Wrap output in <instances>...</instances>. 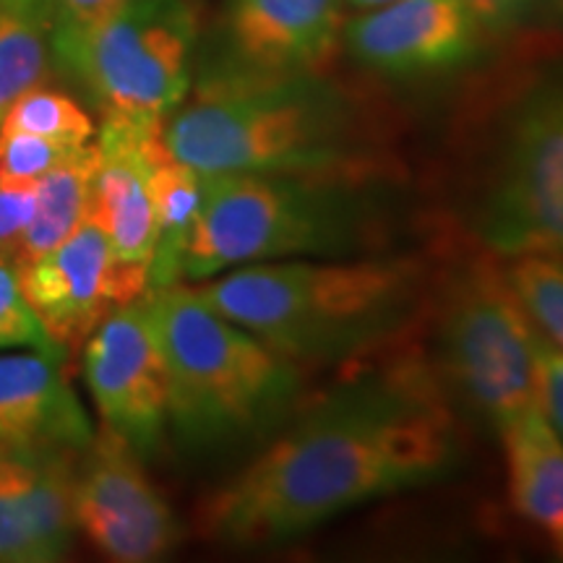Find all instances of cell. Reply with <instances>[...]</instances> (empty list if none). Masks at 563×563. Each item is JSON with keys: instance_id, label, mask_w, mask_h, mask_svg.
<instances>
[{"instance_id": "12", "label": "cell", "mask_w": 563, "mask_h": 563, "mask_svg": "<svg viewBox=\"0 0 563 563\" xmlns=\"http://www.w3.org/2000/svg\"><path fill=\"white\" fill-rule=\"evenodd\" d=\"M344 0H224L199 81L319 74L342 37Z\"/></svg>"}, {"instance_id": "6", "label": "cell", "mask_w": 563, "mask_h": 563, "mask_svg": "<svg viewBox=\"0 0 563 563\" xmlns=\"http://www.w3.org/2000/svg\"><path fill=\"white\" fill-rule=\"evenodd\" d=\"M191 0H131L84 32L51 34L53 66L104 118L165 123L191 89Z\"/></svg>"}, {"instance_id": "16", "label": "cell", "mask_w": 563, "mask_h": 563, "mask_svg": "<svg viewBox=\"0 0 563 563\" xmlns=\"http://www.w3.org/2000/svg\"><path fill=\"white\" fill-rule=\"evenodd\" d=\"M514 511L563 561V439L538 407L501 428Z\"/></svg>"}, {"instance_id": "27", "label": "cell", "mask_w": 563, "mask_h": 563, "mask_svg": "<svg viewBox=\"0 0 563 563\" xmlns=\"http://www.w3.org/2000/svg\"><path fill=\"white\" fill-rule=\"evenodd\" d=\"M534 402L551 428L563 439V350L534 327L532 334Z\"/></svg>"}, {"instance_id": "11", "label": "cell", "mask_w": 563, "mask_h": 563, "mask_svg": "<svg viewBox=\"0 0 563 563\" xmlns=\"http://www.w3.org/2000/svg\"><path fill=\"white\" fill-rule=\"evenodd\" d=\"M16 269L42 327L68 357L110 313L150 292V266L118 256L91 217L58 249Z\"/></svg>"}, {"instance_id": "20", "label": "cell", "mask_w": 563, "mask_h": 563, "mask_svg": "<svg viewBox=\"0 0 563 563\" xmlns=\"http://www.w3.org/2000/svg\"><path fill=\"white\" fill-rule=\"evenodd\" d=\"M53 70L45 0H0V121L21 95L51 81Z\"/></svg>"}, {"instance_id": "19", "label": "cell", "mask_w": 563, "mask_h": 563, "mask_svg": "<svg viewBox=\"0 0 563 563\" xmlns=\"http://www.w3.org/2000/svg\"><path fill=\"white\" fill-rule=\"evenodd\" d=\"M97 165H100V150H97V141H89L70 152L51 173L42 175L37 180L34 220L13 264H30L58 249L70 232L87 220Z\"/></svg>"}, {"instance_id": "15", "label": "cell", "mask_w": 563, "mask_h": 563, "mask_svg": "<svg viewBox=\"0 0 563 563\" xmlns=\"http://www.w3.org/2000/svg\"><path fill=\"white\" fill-rule=\"evenodd\" d=\"M165 123H133L104 118L97 131L95 188L89 217L108 235L112 251L125 262L150 266L154 253L152 152Z\"/></svg>"}, {"instance_id": "21", "label": "cell", "mask_w": 563, "mask_h": 563, "mask_svg": "<svg viewBox=\"0 0 563 563\" xmlns=\"http://www.w3.org/2000/svg\"><path fill=\"white\" fill-rule=\"evenodd\" d=\"M0 129L34 133V136L58 141L66 146H84L97 136L95 121L87 108L66 91L51 89L47 84L21 95L3 115Z\"/></svg>"}, {"instance_id": "17", "label": "cell", "mask_w": 563, "mask_h": 563, "mask_svg": "<svg viewBox=\"0 0 563 563\" xmlns=\"http://www.w3.org/2000/svg\"><path fill=\"white\" fill-rule=\"evenodd\" d=\"M81 452L45 449V452H13L19 462L21 490L26 514L37 540L42 561H63L79 534L76 525V460Z\"/></svg>"}, {"instance_id": "1", "label": "cell", "mask_w": 563, "mask_h": 563, "mask_svg": "<svg viewBox=\"0 0 563 563\" xmlns=\"http://www.w3.org/2000/svg\"><path fill=\"white\" fill-rule=\"evenodd\" d=\"M460 460L439 371L418 352L384 355L302 399L207 498L201 530L228 548L290 543L357 506L439 483Z\"/></svg>"}, {"instance_id": "25", "label": "cell", "mask_w": 563, "mask_h": 563, "mask_svg": "<svg viewBox=\"0 0 563 563\" xmlns=\"http://www.w3.org/2000/svg\"><path fill=\"white\" fill-rule=\"evenodd\" d=\"M40 350L60 355L68 361V352L60 350L42 327L32 302L21 290L19 269L9 258H0V350Z\"/></svg>"}, {"instance_id": "30", "label": "cell", "mask_w": 563, "mask_h": 563, "mask_svg": "<svg viewBox=\"0 0 563 563\" xmlns=\"http://www.w3.org/2000/svg\"><path fill=\"white\" fill-rule=\"evenodd\" d=\"M352 9H361V11H371V9H382L386 3H394V0H347Z\"/></svg>"}, {"instance_id": "28", "label": "cell", "mask_w": 563, "mask_h": 563, "mask_svg": "<svg viewBox=\"0 0 563 563\" xmlns=\"http://www.w3.org/2000/svg\"><path fill=\"white\" fill-rule=\"evenodd\" d=\"M37 209V183L0 178V258L16 262Z\"/></svg>"}, {"instance_id": "10", "label": "cell", "mask_w": 563, "mask_h": 563, "mask_svg": "<svg viewBox=\"0 0 563 563\" xmlns=\"http://www.w3.org/2000/svg\"><path fill=\"white\" fill-rule=\"evenodd\" d=\"M76 525L104 559L146 563L165 559L183 540L173 506L144 460L108 428L76 460Z\"/></svg>"}, {"instance_id": "18", "label": "cell", "mask_w": 563, "mask_h": 563, "mask_svg": "<svg viewBox=\"0 0 563 563\" xmlns=\"http://www.w3.org/2000/svg\"><path fill=\"white\" fill-rule=\"evenodd\" d=\"M154 201V253L150 262V290L180 285L183 253L191 238L201 201V175L175 159L165 139L154 146L152 167Z\"/></svg>"}, {"instance_id": "29", "label": "cell", "mask_w": 563, "mask_h": 563, "mask_svg": "<svg viewBox=\"0 0 563 563\" xmlns=\"http://www.w3.org/2000/svg\"><path fill=\"white\" fill-rule=\"evenodd\" d=\"M51 16V34L84 32L110 19L131 0H45Z\"/></svg>"}, {"instance_id": "3", "label": "cell", "mask_w": 563, "mask_h": 563, "mask_svg": "<svg viewBox=\"0 0 563 563\" xmlns=\"http://www.w3.org/2000/svg\"><path fill=\"white\" fill-rule=\"evenodd\" d=\"M162 139L199 175L371 170V150L350 97L321 74L272 81H199L167 115Z\"/></svg>"}, {"instance_id": "14", "label": "cell", "mask_w": 563, "mask_h": 563, "mask_svg": "<svg viewBox=\"0 0 563 563\" xmlns=\"http://www.w3.org/2000/svg\"><path fill=\"white\" fill-rule=\"evenodd\" d=\"M51 352L0 355V449L5 452H84L95 428L66 373Z\"/></svg>"}, {"instance_id": "24", "label": "cell", "mask_w": 563, "mask_h": 563, "mask_svg": "<svg viewBox=\"0 0 563 563\" xmlns=\"http://www.w3.org/2000/svg\"><path fill=\"white\" fill-rule=\"evenodd\" d=\"M0 563H45L26 514L19 462L5 449H0Z\"/></svg>"}, {"instance_id": "4", "label": "cell", "mask_w": 563, "mask_h": 563, "mask_svg": "<svg viewBox=\"0 0 563 563\" xmlns=\"http://www.w3.org/2000/svg\"><path fill=\"white\" fill-rule=\"evenodd\" d=\"M183 452H258L306 399L298 363L214 313L191 285L146 292Z\"/></svg>"}, {"instance_id": "13", "label": "cell", "mask_w": 563, "mask_h": 563, "mask_svg": "<svg viewBox=\"0 0 563 563\" xmlns=\"http://www.w3.org/2000/svg\"><path fill=\"white\" fill-rule=\"evenodd\" d=\"M485 40L462 0H394L342 26L350 58L391 81L460 74L481 58Z\"/></svg>"}, {"instance_id": "22", "label": "cell", "mask_w": 563, "mask_h": 563, "mask_svg": "<svg viewBox=\"0 0 563 563\" xmlns=\"http://www.w3.org/2000/svg\"><path fill=\"white\" fill-rule=\"evenodd\" d=\"M506 277L534 327L563 350V258L545 253L506 258Z\"/></svg>"}, {"instance_id": "26", "label": "cell", "mask_w": 563, "mask_h": 563, "mask_svg": "<svg viewBox=\"0 0 563 563\" xmlns=\"http://www.w3.org/2000/svg\"><path fill=\"white\" fill-rule=\"evenodd\" d=\"M74 150L79 146L58 144V141L34 136V133L0 129V178L37 183Z\"/></svg>"}, {"instance_id": "7", "label": "cell", "mask_w": 563, "mask_h": 563, "mask_svg": "<svg viewBox=\"0 0 563 563\" xmlns=\"http://www.w3.org/2000/svg\"><path fill=\"white\" fill-rule=\"evenodd\" d=\"M532 334L498 256L485 253L449 272L439 300V376L496 431L538 407Z\"/></svg>"}, {"instance_id": "23", "label": "cell", "mask_w": 563, "mask_h": 563, "mask_svg": "<svg viewBox=\"0 0 563 563\" xmlns=\"http://www.w3.org/2000/svg\"><path fill=\"white\" fill-rule=\"evenodd\" d=\"M485 37H551L563 34V0H462Z\"/></svg>"}, {"instance_id": "9", "label": "cell", "mask_w": 563, "mask_h": 563, "mask_svg": "<svg viewBox=\"0 0 563 563\" xmlns=\"http://www.w3.org/2000/svg\"><path fill=\"white\" fill-rule=\"evenodd\" d=\"M84 382L102 428L152 460L170 431L167 365L144 298L110 313L84 342Z\"/></svg>"}, {"instance_id": "8", "label": "cell", "mask_w": 563, "mask_h": 563, "mask_svg": "<svg viewBox=\"0 0 563 563\" xmlns=\"http://www.w3.org/2000/svg\"><path fill=\"white\" fill-rule=\"evenodd\" d=\"M470 217L493 256L563 258V74L530 84L506 112Z\"/></svg>"}, {"instance_id": "5", "label": "cell", "mask_w": 563, "mask_h": 563, "mask_svg": "<svg viewBox=\"0 0 563 563\" xmlns=\"http://www.w3.org/2000/svg\"><path fill=\"white\" fill-rule=\"evenodd\" d=\"M382 222L378 196L352 175H201L180 279L290 258L361 256L378 245Z\"/></svg>"}, {"instance_id": "2", "label": "cell", "mask_w": 563, "mask_h": 563, "mask_svg": "<svg viewBox=\"0 0 563 563\" xmlns=\"http://www.w3.org/2000/svg\"><path fill=\"white\" fill-rule=\"evenodd\" d=\"M194 292L300 368L368 361L399 344L431 300L426 266L405 256L249 264Z\"/></svg>"}]
</instances>
